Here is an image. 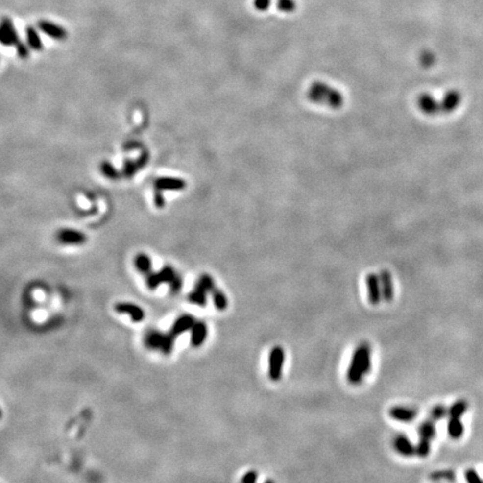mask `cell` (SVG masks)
Returning <instances> with one entry per match:
<instances>
[{
    "mask_svg": "<svg viewBox=\"0 0 483 483\" xmlns=\"http://www.w3.org/2000/svg\"><path fill=\"white\" fill-rule=\"evenodd\" d=\"M207 293L208 290L204 286H201L200 283H196V287L193 288V290L191 292V294L188 295V299L192 303L196 304V306L199 307H205L206 303H207Z\"/></svg>",
    "mask_w": 483,
    "mask_h": 483,
    "instance_id": "16",
    "label": "cell"
},
{
    "mask_svg": "<svg viewBox=\"0 0 483 483\" xmlns=\"http://www.w3.org/2000/svg\"><path fill=\"white\" fill-rule=\"evenodd\" d=\"M209 293L212 294L214 306H215L217 310L218 311L226 310L228 307V299L227 296L225 295V293L223 291H220L219 289L216 287V284L212 288V290Z\"/></svg>",
    "mask_w": 483,
    "mask_h": 483,
    "instance_id": "17",
    "label": "cell"
},
{
    "mask_svg": "<svg viewBox=\"0 0 483 483\" xmlns=\"http://www.w3.org/2000/svg\"><path fill=\"white\" fill-rule=\"evenodd\" d=\"M365 281H366V287L368 292V301H369L371 304H374V306H377V304L381 303V301L383 300L379 274H376V273H369V274L366 276Z\"/></svg>",
    "mask_w": 483,
    "mask_h": 483,
    "instance_id": "6",
    "label": "cell"
},
{
    "mask_svg": "<svg viewBox=\"0 0 483 483\" xmlns=\"http://www.w3.org/2000/svg\"><path fill=\"white\" fill-rule=\"evenodd\" d=\"M286 362V351L283 347L274 346L268 354L267 376L272 382H279L282 378L283 365Z\"/></svg>",
    "mask_w": 483,
    "mask_h": 483,
    "instance_id": "4",
    "label": "cell"
},
{
    "mask_svg": "<svg viewBox=\"0 0 483 483\" xmlns=\"http://www.w3.org/2000/svg\"><path fill=\"white\" fill-rule=\"evenodd\" d=\"M114 310L120 314H126L133 322L139 323L145 318V310L141 307L131 302H119L114 306Z\"/></svg>",
    "mask_w": 483,
    "mask_h": 483,
    "instance_id": "7",
    "label": "cell"
},
{
    "mask_svg": "<svg viewBox=\"0 0 483 483\" xmlns=\"http://www.w3.org/2000/svg\"><path fill=\"white\" fill-rule=\"evenodd\" d=\"M208 335L207 324L203 321H196L192 328V336H191V343L193 347L198 348L205 342L206 338Z\"/></svg>",
    "mask_w": 483,
    "mask_h": 483,
    "instance_id": "14",
    "label": "cell"
},
{
    "mask_svg": "<svg viewBox=\"0 0 483 483\" xmlns=\"http://www.w3.org/2000/svg\"><path fill=\"white\" fill-rule=\"evenodd\" d=\"M56 239L62 244L82 245L86 242V235L83 232L73 228H62L56 234Z\"/></svg>",
    "mask_w": 483,
    "mask_h": 483,
    "instance_id": "8",
    "label": "cell"
},
{
    "mask_svg": "<svg viewBox=\"0 0 483 483\" xmlns=\"http://www.w3.org/2000/svg\"><path fill=\"white\" fill-rule=\"evenodd\" d=\"M146 161H148V153H142L141 157L137 160V165L139 168L145 167L146 165Z\"/></svg>",
    "mask_w": 483,
    "mask_h": 483,
    "instance_id": "40",
    "label": "cell"
},
{
    "mask_svg": "<svg viewBox=\"0 0 483 483\" xmlns=\"http://www.w3.org/2000/svg\"><path fill=\"white\" fill-rule=\"evenodd\" d=\"M464 477L466 479V481H469V482L480 481V478H479L478 473L474 470H472V469H470V470L466 471V472L464 473Z\"/></svg>",
    "mask_w": 483,
    "mask_h": 483,
    "instance_id": "39",
    "label": "cell"
},
{
    "mask_svg": "<svg viewBox=\"0 0 483 483\" xmlns=\"http://www.w3.org/2000/svg\"><path fill=\"white\" fill-rule=\"evenodd\" d=\"M464 432L462 422L458 417H450L447 422V433L452 438H460Z\"/></svg>",
    "mask_w": 483,
    "mask_h": 483,
    "instance_id": "21",
    "label": "cell"
},
{
    "mask_svg": "<svg viewBox=\"0 0 483 483\" xmlns=\"http://www.w3.org/2000/svg\"><path fill=\"white\" fill-rule=\"evenodd\" d=\"M195 322H196L195 319H193L192 315L184 314V315L179 316V318H178L176 321L173 322L170 331H171L172 334L177 337V336L185 334L186 331L192 330V328H193V324H195Z\"/></svg>",
    "mask_w": 483,
    "mask_h": 483,
    "instance_id": "15",
    "label": "cell"
},
{
    "mask_svg": "<svg viewBox=\"0 0 483 483\" xmlns=\"http://www.w3.org/2000/svg\"><path fill=\"white\" fill-rule=\"evenodd\" d=\"M435 62V56L433 53L431 51H423V53L419 55V64L425 69H429V67L433 66Z\"/></svg>",
    "mask_w": 483,
    "mask_h": 483,
    "instance_id": "33",
    "label": "cell"
},
{
    "mask_svg": "<svg viewBox=\"0 0 483 483\" xmlns=\"http://www.w3.org/2000/svg\"><path fill=\"white\" fill-rule=\"evenodd\" d=\"M390 418L401 423H411L417 417V411L407 406H393L388 411Z\"/></svg>",
    "mask_w": 483,
    "mask_h": 483,
    "instance_id": "11",
    "label": "cell"
},
{
    "mask_svg": "<svg viewBox=\"0 0 483 483\" xmlns=\"http://www.w3.org/2000/svg\"><path fill=\"white\" fill-rule=\"evenodd\" d=\"M37 27L47 36L55 39V41H65L67 38V31L64 27L57 25L53 22L42 19L37 23Z\"/></svg>",
    "mask_w": 483,
    "mask_h": 483,
    "instance_id": "9",
    "label": "cell"
},
{
    "mask_svg": "<svg viewBox=\"0 0 483 483\" xmlns=\"http://www.w3.org/2000/svg\"><path fill=\"white\" fill-rule=\"evenodd\" d=\"M0 42L3 46H16L21 42L17 30L15 28L13 21L8 17H3L0 26Z\"/></svg>",
    "mask_w": 483,
    "mask_h": 483,
    "instance_id": "5",
    "label": "cell"
},
{
    "mask_svg": "<svg viewBox=\"0 0 483 483\" xmlns=\"http://www.w3.org/2000/svg\"><path fill=\"white\" fill-rule=\"evenodd\" d=\"M153 203L156 205L157 208H164L165 207V197H164V191L161 189L156 188L154 191V198H153Z\"/></svg>",
    "mask_w": 483,
    "mask_h": 483,
    "instance_id": "35",
    "label": "cell"
},
{
    "mask_svg": "<svg viewBox=\"0 0 483 483\" xmlns=\"http://www.w3.org/2000/svg\"><path fill=\"white\" fill-rule=\"evenodd\" d=\"M16 48H17V55L21 58H27L29 56V48L30 47L28 46V44H25V43H23L22 41L18 43L17 45H16Z\"/></svg>",
    "mask_w": 483,
    "mask_h": 483,
    "instance_id": "36",
    "label": "cell"
},
{
    "mask_svg": "<svg viewBox=\"0 0 483 483\" xmlns=\"http://www.w3.org/2000/svg\"><path fill=\"white\" fill-rule=\"evenodd\" d=\"M257 478H259V474H257L256 471L251 470V471H247V472L245 473L243 477H242L241 482H243V483H254V482L257 481Z\"/></svg>",
    "mask_w": 483,
    "mask_h": 483,
    "instance_id": "37",
    "label": "cell"
},
{
    "mask_svg": "<svg viewBox=\"0 0 483 483\" xmlns=\"http://www.w3.org/2000/svg\"><path fill=\"white\" fill-rule=\"evenodd\" d=\"M162 337H164V334H161V332H159V331H157V330L149 331L145 337V346L151 350H157V349L160 350Z\"/></svg>",
    "mask_w": 483,
    "mask_h": 483,
    "instance_id": "20",
    "label": "cell"
},
{
    "mask_svg": "<svg viewBox=\"0 0 483 483\" xmlns=\"http://www.w3.org/2000/svg\"><path fill=\"white\" fill-rule=\"evenodd\" d=\"M26 39L27 44L34 50H42L43 49V42L39 36L38 31L33 26H28L26 28Z\"/></svg>",
    "mask_w": 483,
    "mask_h": 483,
    "instance_id": "18",
    "label": "cell"
},
{
    "mask_svg": "<svg viewBox=\"0 0 483 483\" xmlns=\"http://www.w3.org/2000/svg\"><path fill=\"white\" fill-rule=\"evenodd\" d=\"M100 169H101V172L103 173V176L106 177V178H109V179L111 180H118L119 178H120V176L122 175V173H120L118 171V169H116V167L111 164L110 161H103L101 166H100Z\"/></svg>",
    "mask_w": 483,
    "mask_h": 483,
    "instance_id": "23",
    "label": "cell"
},
{
    "mask_svg": "<svg viewBox=\"0 0 483 483\" xmlns=\"http://www.w3.org/2000/svg\"><path fill=\"white\" fill-rule=\"evenodd\" d=\"M418 435L419 437L422 438H427V439H432L436 435V427H435L434 423L432 421H425L419 424L418 426Z\"/></svg>",
    "mask_w": 483,
    "mask_h": 483,
    "instance_id": "22",
    "label": "cell"
},
{
    "mask_svg": "<svg viewBox=\"0 0 483 483\" xmlns=\"http://www.w3.org/2000/svg\"><path fill=\"white\" fill-rule=\"evenodd\" d=\"M138 169L139 167H138L137 161L128 159L123 162V168H122L121 173L126 178H131L137 172Z\"/></svg>",
    "mask_w": 483,
    "mask_h": 483,
    "instance_id": "30",
    "label": "cell"
},
{
    "mask_svg": "<svg viewBox=\"0 0 483 483\" xmlns=\"http://www.w3.org/2000/svg\"><path fill=\"white\" fill-rule=\"evenodd\" d=\"M468 410V403L465 401H458L455 402L452 406L449 409L450 417H458L460 418L463 414Z\"/></svg>",
    "mask_w": 483,
    "mask_h": 483,
    "instance_id": "25",
    "label": "cell"
},
{
    "mask_svg": "<svg viewBox=\"0 0 483 483\" xmlns=\"http://www.w3.org/2000/svg\"><path fill=\"white\" fill-rule=\"evenodd\" d=\"M393 447L396 452L402 457L411 458L416 455V445H414L411 439L404 434H399L394 437Z\"/></svg>",
    "mask_w": 483,
    "mask_h": 483,
    "instance_id": "10",
    "label": "cell"
},
{
    "mask_svg": "<svg viewBox=\"0 0 483 483\" xmlns=\"http://www.w3.org/2000/svg\"><path fill=\"white\" fill-rule=\"evenodd\" d=\"M272 0H254V7L260 11H266L271 6Z\"/></svg>",
    "mask_w": 483,
    "mask_h": 483,
    "instance_id": "38",
    "label": "cell"
},
{
    "mask_svg": "<svg viewBox=\"0 0 483 483\" xmlns=\"http://www.w3.org/2000/svg\"><path fill=\"white\" fill-rule=\"evenodd\" d=\"M145 282L150 290H156V289L162 283L159 272L151 271L149 272L148 274H145Z\"/></svg>",
    "mask_w": 483,
    "mask_h": 483,
    "instance_id": "27",
    "label": "cell"
},
{
    "mask_svg": "<svg viewBox=\"0 0 483 483\" xmlns=\"http://www.w3.org/2000/svg\"><path fill=\"white\" fill-rule=\"evenodd\" d=\"M371 369V349L367 342L360 343L352 355L347 370V381L352 385H358Z\"/></svg>",
    "mask_w": 483,
    "mask_h": 483,
    "instance_id": "3",
    "label": "cell"
},
{
    "mask_svg": "<svg viewBox=\"0 0 483 483\" xmlns=\"http://www.w3.org/2000/svg\"><path fill=\"white\" fill-rule=\"evenodd\" d=\"M447 414H449V410L443 405L434 406L431 411V417H432L433 421H439V419L444 418Z\"/></svg>",
    "mask_w": 483,
    "mask_h": 483,
    "instance_id": "32",
    "label": "cell"
},
{
    "mask_svg": "<svg viewBox=\"0 0 483 483\" xmlns=\"http://www.w3.org/2000/svg\"><path fill=\"white\" fill-rule=\"evenodd\" d=\"M430 479L433 481H438V480H449L453 481L455 479V473L451 470H442V471H435V472L430 474Z\"/></svg>",
    "mask_w": 483,
    "mask_h": 483,
    "instance_id": "28",
    "label": "cell"
},
{
    "mask_svg": "<svg viewBox=\"0 0 483 483\" xmlns=\"http://www.w3.org/2000/svg\"><path fill=\"white\" fill-rule=\"evenodd\" d=\"M276 7L280 11L283 13H293L296 8V2L294 0H278Z\"/></svg>",
    "mask_w": 483,
    "mask_h": 483,
    "instance_id": "31",
    "label": "cell"
},
{
    "mask_svg": "<svg viewBox=\"0 0 483 483\" xmlns=\"http://www.w3.org/2000/svg\"><path fill=\"white\" fill-rule=\"evenodd\" d=\"M169 286H170V291H171L173 294L180 292L181 288H183V278H181L179 274H177L175 276V279H173L171 282L169 283Z\"/></svg>",
    "mask_w": 483,
    "mask_h": 483,
    "instance_id": "34",
    "label": "cell"
},
{
    "mask_svg": "<svg viewBox=\"0 0 483 483\" xmlns=\"http://www.w3.org/2000/svg\"><path fill=\"white\" fill-rule=\"evenodd\" d=\"M186 181L181 178L177 177H160L154 181V187L161 191H170V192H179L184 191L186 188Z\"/></svg>",
    "mask_w": 483,
    "mask_h": 483,
    "instance_id": "12",
    "label": "cell"
},
{
    "mask_svg": "<svg viewBox=\"0 0 483 483\" xmlns=\"http://www.w3.org/2000/svg\"><path fill=\"white\" fill-rule=\"evenodd\" d=\"M379 279H381L383 300L386 302H390L395 295V287L391 273L388 270H382L379 272Z\"/></svg>",
    "mask_w": 483,
    "mask_h": 483,
    "instance_id": "13",
    "label": "cell"
},
{
    "mask_svg": "<svg viewBox=\"0 0 483 483\" xmlns=\"http://www.w3.org/2000/svg\"><path fill=\"white\" fill-rule=\"evenodd\" d=\"M431 453V439L419 437L416 444V455L419 458H426Z\"/></svg>",
    "mask_w": 483,
    "mask_h": 483,
    "instance_id": "26",
    "label": "cell"
},
{
    "mask_svg": "<svg viewBox=\"0 0 483 483\" xmlns=\"http://www.w3.org/2000/svg\"><path fill=\"white\" fill-rule=\"evenodd\" d=\"M159 274H160L162 283H168L169 284L173 279H175L177 273L175 270H173L172 266H170V265H165V266L159 271Z\"/></svg>",
    "mask_w": 483,
    "mask_h": 483,
    "instance_id": "29",
    "label": "cell"
},
{
    "mask_svg": "<svg viewBox=\"0 0 483 483\" xmlns=\"http://www.w3.org/2000/svg\"><path fill=\"white\" fill-rule=\"evenodd\" d=\"M134 265H136L137 270L142 274H148L149 272L152 271V262L149 255L145 253H139L134 259Z\"/></svg>",
    "mask_w": 483,
    "mask_h": 483,
    "instance_id": "19",
    "label": "cell"
},
{
    "mask_svg": "<svg viewBox=\"0 0 483 483\" xmlns=\"http://www.w3.org/2000/svg\"><path fill=\"white\" fill-rule=\"evenodd\" d=\"M308 100L331 110H339L344 103L343 94L338 89L321 81L312 82L307 91Z\"/></svg>",
    "mask_w": 483,
    "mask_h": 483,
    "instance_id": "2",
    "label": "cell"
},
{
    "mask_svg": "<svg viewBox=\"0 0 483 483\" xmlns=\"http://www.w3.org/2000/svg\"><path fill=\"white\" fill-rule=\"evenodd\" d=\"M461 103V96L458 91L447 92L442 101H437L429 93H423L417 97L416 104L418 110L426 116H438V114L451 113Z\"/></svg>",
    "mask_w": 483,
    "mask_h": 483,
    "instance_id": "1",
    "label": "cell"
},
{
    "mask_svg": "<svg viewBox=\"0 0 483 483\" xmlns=\"http://www.w3.org/2000/svg\"><path fill=\"white\" fill-rule=\"evenodd\" d=\"M176 336L172 334L171 331L167 332V334H164V337H162V342L160 347V351L165 355H170L172 352L173 349V344H175Z\"/></svg>",
    "mask_w": 483,
    "mask_h": 483,
    "instance_id": "24",
    "label": "cell"
}]
</instances>
